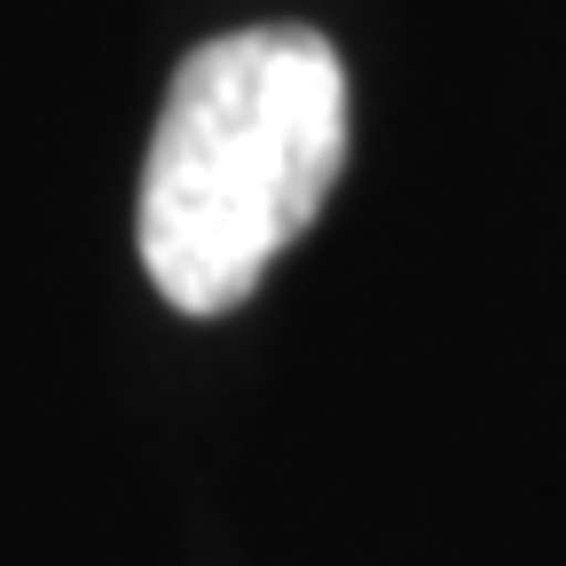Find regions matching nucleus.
I'll list each match as a JSON object with an SVG mask.
<instances>
[{"label":"nucleus","instance_id":"obj_1","mask_svg":"<svg viewBox=\"0 0 566 566\" xmlns=\"http://www.w3.org/2000/svg\"><path fill=\"white\" fill-rule=\"evenodd\" d=\"M346 166V63L315 24H244L181 55L134 197L142 275L181 315H229L315 229Z\"/></svg>","mask_w":566,"mask_h":566}]
</instances>
